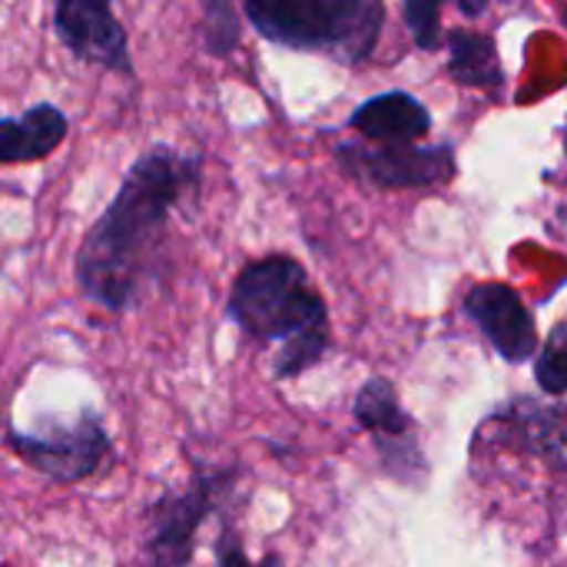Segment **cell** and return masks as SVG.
Wrapping results in <instances>:
<instances>
[{
  "instance_id": "14",
  "label": "cell",
  "mask_w": 567,
  "mask_h": 567,
  "mask_svg": "<svg viewBox=\"0 0 567 567\" xmlns=\"http://www.w3.org/2000/svg\"><path fill=\"white\" fill-rule=\"evenodd\" d=\"M243 40L239 13L229 0H206L203 3V47L209 56H229Z\"/></svg>"
},
{
  "instance_id": "7",
  "label": "cell",
  "mask_w": 567,
  "mask_h": 567,
  "mask_svg": "<svg viewBox=\"0 0 567 567\" xmlns=\"http://www.w3.org/2000/svg\"><path fill=\"white\" fill-rule=\"evenodd\" d=\"M352 415L372 435L389 478H395L402 485H415V488L425 485L429 462L419 445L415 419L402 409L399 392L389 379H382V375L369 379L352 402Z\"/></svg>"
},
{
  "instance_id": "8",
  "label": "cell",
  "mask_w": 567,
  "mask_h": 567,
  "mask_svg": "<svg viewBox=\"0 0 567 567\" xmlns=\"http://www.w3.org/2000/svg\"><path fill=\"white\" fill-rule=\"evenodd\" d=\"M56 40L80 60L120 76H133V53L126 27L116 20L110 0H56L50 10Z\"/></svg>"
},
{
  "instance_id": "9",
  "label": "cell",
  "mask_w": 567,
  "mask_h": 567,
  "mask_svg": "<svg viewBox=\"0 0 567 567\" xmlns=\"http://www.w3.org/2000/svg\"><path fill=\"white\" fill-rule=\"evenodd\" d=\"M462 309L505 362H528L538 352L535 319L512 286L478 282L465 292Z\"/></svg>"
},
{
  "instance_id": "3",
  "label": "cell",
  "mask_w": 567,
  "mask_h": 567,
  "mask_svg": "<svg viewBox=\"0 0 567 567\" xmlns=\"http://www.w3.org/2000/svg\"><path fill=\"white\" fill-rule=\"evenodd\" d=\"M243 13L269 43L322 50L339 63H365L385 27L379 0H246Z\"/></svg>"
},
{
  "instance_id": "4",
  "label": "cell",
  "mask_w": 567,
  "mask_h": 567,
  "mask_svg": "<svg viewBox=\"0 0 567 567\" xmlns=\"http://www.w3.org/2000/svg\"><path fill=\"white\" fill-rule=\"evenodd\" d=\"M3 442L30 472L56 485H80L103 472L113 458V439L93 405L70 415L40 419L37 429L27 432L7 429Z\"/></svg>"
},
{
  "instance_id": "1",
  "label": "cell",
  "mask_w": 567,
  "mask_h": 567,
  "mask_svg": "<svg viewBox=\"0 0 567 567\" xmlns=\"http://www.w3.org/2000/svg\"><path fill=\"white\" fill-rule=\"evenodd\" d=\"M199 183L203 159L196 153L173 143L146 146L73 252L80 296L110 316L136 309L159 276L173 213Z\"/></svg>"
},
{
  "instance_id": "2",
  "label": "cell",
  "mask_w": 567,
  "mask_h": 567,
  "mask_svg": "<svg viewBox=\"0 0 567 567\" xmlns=\"http://www.w3.org/2000/svg\"><path fill=\"white\" fill-rule=\"evenodd\" d=\"M226 316L243 336L279 346L272 355L276 382L299 379L332 349L329 306L309 286L302 262L286 252L252 259L239 269L226 299Z\"/></svg>"
},
{
  "instance_id": "16",
  "label": "cell",
  "mask_w": 567,
  "mask_h": 567,
  "mask_svg": "<svg viewBox=\"0 0 567 567\" xmlns=\"http://www.w3.org/2000/svg\"><path fill=\"white\" fill-rule=\"evenodd\" d=\"M402 17L419 50H435L442 43V7L435 0H405Z\"/></svg>"
},
{
  "instance_id": "6",
  "label": "cell",
  "mask_w": 567,
  "mask_h": 567,
  "mask_svg": "<svg viewBox=\"0 0 567 567\" xmlns=\"http://www.w3.org/2000/svg\"><path fill=\"white\" fill-rule=\"evenodd\" d=\"M336 163L349 179L375 186V189H432V186L449 183L458 169L452 143H435V146L339 143Z\"/></svg>"
},
{
  "instance_id": "18",
  "label": "cell",
  "mask_w": 567,
  "mask_h": 567,
  "mask_svg": "<svg viewBox=\"0 0 567 567\" xmlns=\"http://www.w3.org/2000/svg\"><path fill=\"white\" fill-rule=\"evenodd\" d=\"M458 10H462V13H468V17H482V13H485V3H468V0H462V3H458Z\"/></svg>"
},
{
  "instance_id": "13",
  "label": "cell",
  "mask_w": 567,
  "mask_h": 567,
  "mask_svg": "<svg viewBox=\"0 0 567 567\" xmlns=\"http://www.w3.org/2000/svg\"><path fill=\"white\" fill-rule=\"evenodd\" d=\"M449 43V73L462 86L475 90H498L505 83V66L495 47V37L478 33V30H452L445 37Z\"/></svg>"
},
{
  "instance_id": "12",
  "label": "cell",
  "mask_w": 567,
  "mask_h": 567,
  "mask_svg": "<svg viewBox=\"0 0 567 567\" xmlns=\"http://www.w3.org/2000/svg\"><path fill=\"white\" fill-rule=\"evenodd\" d=\"M495 422H502L512 435H518V442L532 455H542L561 468L567 465V405L518 395L495 412Z\"/></svg>"
},
{
  "instance_id": "5",
  "label": "cell",
  "mask_w": 567,
  "mask_h": 567,
  "mask_svg": "<svg viewBox=\"0 0 567 567\" xmlns=\"http://www.w3.org/2000/svg\"><path fill=\"white\" fill-rule=\"evenodd\" d=\"M236 485V468L199 465L183 488L163 492L146 508L143 567H189L196 551V535L209 515L229 498Z\"/></svg>"
},
{
  "instance_id": "11",
  "label": "cell",
  "mask_w": 567,
  "mask_h": 567,
  "mask_svg": "<svg viewBox=\"0 0 567 567\" xmlns=\"http://www.w3.org/2000/svg\"><path fill=\"white\" fill-rule=\"evenodd\" d=\"M349 126L382 146L415 143L425 133H432V113L419 96H412L405 90H389V93L369 96L362 106H355V113L349 116Z\"/></svg>"
},
{
  "instance_id": "15",
  "label": "cell",
  "mask_w": 567,
  "mask_h": 567,
  "mask_svg": "<svg viewBox=\"0 0 567 567\" xmlns=\"http://www.w3.org/2000/svg\"><path fill=\"white\" fill-rule=\"evenodd\" d=\"M535 382L548 399L567 395V319L548 332L542 355L535 362Z\"/></svg>"
},
{
  "instance_id": "17",
  "label": "cell",
  "mask_w": 567,
  "mask_h": 567,
  "mask_svg": "<svg viewBox=\"0 0 567 567\" xmlns=\"http://www.w3.org/2000/svg\"><path fill=\"white\" fill-rule=\"evenodd\" d=\"M213 555H216V567H286L276 551L266 555L262 561H249V558H246V548H243V538H239V532H236L229 522H226L223 532L216 535Z\"/></svg>"
},
{
  "instance_id": "10",
  "label": "cell",
  "mask_w": 567,
  "mask_h": 567,
  "mask_svg": "<svg viewBox=\"0 0 567 567\" xmlns=\"http://www.w3.org/2000/svg\"><path fill=\"white\" fill-rule=\"evenodd\" d=\"M66 136L70 116L50 100L33 103L17 116H0V166L40 163L56 153Z\"/></svg>"
}]
</instances>
